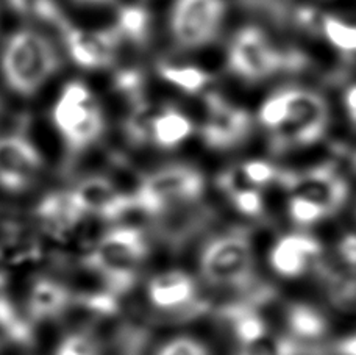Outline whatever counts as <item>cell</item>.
I'll return each instance as SVG.
<instances>
[{"label": "cell", "mask_w": 356, "mask_h": 355, "mask_svg": "<svg viewBox=\"0 0 356 355\" xmlns=\"http://www.w3.org/2000/svg\"><path fill=\"white\" fill-rule=\"evenodd\" d=\"M330 106L319 93L309 88H283L266 97L258 120L272 133L280 148H309L325 136L330 127Z\"/></svg>", "instance_id": "cell-1"}, {"label": "cell", "mask_w": 356, "mask_h": 355, "mask_svg": "<svg viewBox=\"0 0 356 355\" xmlns=\"http://www.w3.org/2000/svg\"><path fill=\"white\" fill-rule=\"evenodd\" d=\"M149 252V239L139 227L116 226L97 239L81 265L102 278L105 291L119 297L135 287Z\"/></svg>", "instance_id": "cell-2"}, {"label": "cell", "mask_w": 356, "mask_h": 355, "mask_svg": "<svg viewBox=\"0 0 356 355\" xmlns=\"http://www.w3.org/2000/svg\"><path fill=\"white\" fill-rule=\"evenodd\" d=\"M61 69L54 42L35 29H19L6 38L0 54V72L11 93L31 97Z\"/></svg>", "instance_id": "cell-3"}, {"label": "cell", "mask_w": 356, "mask_h": 355, "mask_svg": "<svg viewBox=\"0 0 356 355\" xmlns=\"http://www.w3.org/2000/svg\"><path fill=\"white\" fill-rule=\"evenodd\" d=\"M199 266L203 281L214 288L244 293L259 283L250 233L245 229H232L207 241Z\"/></svg>", "instance_id": "cell-4"}, {"label": "cell", "mask_w": 356, "mask_h": 355, "mask_svg": "<svg viewBox=\"0 0 356 355\" xmlns=\"http://www.w3.org/2000/svg\"><path fill=\"white\" fill-rule=\"evenodd\" d=\"M205 194V175L191 164L174 163L144 175L133 191L138 212L156 219L195 205Z\"/></svg>", "instance_id": "cell-5"}, {"label": "cell", "mask_w": 356, "mask_h": 355, "mask_svg": "<svg viewBox=\"0 0 356 355\" xmlns=\"http://www.w3.org/2000/svg\"><path fill=\"white\" fill-rule=\"evenodd\" d=\"M52 111L56 130L74 155L92 148L104 136L106 125L104 111L81 81L65 85Z\"/></svg>", "instance_id": "cell-6"}, {"label": "cell", "mask_w": 356, "mask_h": 355, "mask_svg": "<svg viewBox=\"0 0 356 355\" xmlns=\"http://www.w3.org/2000/svg\"><path fill=\"white\" fill-rule=\"evenodd\" d=\"M225 15V0H175L169 21L172 41L183 50L207 47L219 36Z\"/></svg>", "instance_id": "cell-7"}, {"label": "cell", "mask_w": 356, "mask_h": 355, "mask_svg": "<svg viewBox=\"0 0 356 355\" xmlns=\"http://www.w3.org/2000/svg\"><path fill=\"white\" fill-rule=\"evenodd\" d=\"M284 63L283 54L270 38L255 25L238 30L228 46V71L249 84L272 77L280 72Z\"/></svg>", "instance_id": "cell-8"}, {"label": "cell", "mask_w": 356, "mask_h": 355, "mask_svg": "<svg viewBox=\"0 0 356 355\" xmlns=\"http://www.w3.org/2000/svg\"><path fill=\"white\" fill-rule=\"evenodd\" d=\"M147 297L158 312L181 321L205 315L209 310V303L199 297L194 278L181 269L164 271L152 277Z\"/></svg>", "instance_id": "cell-9"}, {"label": "cell", "mask_w": 356, "mask_h": 355, "mask_svg": "<svg viewBox=\"0 0 356 355\" xmlns=\"http://www.w3.org/2000/svg\"><path fill=\"white\" fill-rule=\"evenodd\" d=\"M207 118L202 125V139L211 150H232L249 138L253 119L243 106L228 102L220 94L205 97Z\"/></svg>", "instance_id": "cell-10"}, {"label": "cell", "mask_w": 356, "mask_h": 355, "mask_svg": "<svg viewBox=\"0 0 356 355\" xmlns=\"http://www.w3.org/2000/svg\"><path fill=\"white\" fill-rule=\"evenodd\" d=\"M44 166V158L35 143L22 133L0 136V188L21 194L31 188Z\"/></svg>", "instance_id": "cell-11"}, {"label": "cell", "mask_w": 356, "mask_h": 355, "mask_svg": "<svg viewBox=\"0 0 356 355\" xmlns=\"http://www.w3.org/2000/svg\"><path fill=\"white\" fill-rule=\"evenodd\" d=\"M60 33L71 60L88 71L110 68L116 61L118 50L122 42V38L114 27L83 30L69 22Z\"/></svg>", "instance_id": "cell-12"}, {"label": "cell", "mask_w": 356, "mask_h": 355, "mask_svg": "<svg viewBox=\"0 0 356 355\" xmlns=\"http://www.w3.org/2000/svg\"><path fill=\"white\" fill-rule=\"evenodd\" d=\"M86 216H95L108 223L118 221L131 210H136L133 193L120 191L116 183L105 175H89L72 188Z\"/></svg>", "instance_id": "cell-13"}, {"label": "cell", "mask_w": 356, "mask_h": 355, "mask_svg": "<svg viewBox=\"0 0 356 355\" xmlns=\"http://www.w3.org/2000/svg\"><path fill=\"white\" fill-rule=\"evenodd\" d=\"M292 194H302L328 208L332 213L341 210L348 199V183L332 166H316L284 180Z\"/></svg>", "instance_id": "cell-14"}, {"label": "cell", "mask_w": 356, "mask_h": 355, "mask_svg": "<svg viewBox=\"0 0 356 355\" xmlns=\"http://www.w3.org/2000/svg\"><path fill=\"white\" fill-rule=\"evenodd\" d=\"M323 247L314 237L288 233L277 239L269 253L270 268L278 276L296 278L321 262Z\"/></svg>", "instance_id": "cell-15"}, {"label": "cell", "mask_w": 356, "mask_h": 355, "mask_svg": "<svg viewBox=\"0 0 356 355\" xmlns=\"http://www.w3.org/2000/svg\"><path fill=\"white\" fill-rule=\"evenodd\" d=\"M75 303V294L55 278L40 277L31 285L25 316L33 322L47 321L65 315Z\"/></svg>", "instance_id": "cell-16"}, {"label": "cell", "mask_w": 356, "mask_h": 355, "mask_svg": "<svg viewBox=\"0 0 356 355\" xmlns=\"http://www.w3.org/2000/svg\"><path fill=\"white\" fill-rule=\"evenodd\" d=\"M35 216L44 230L58 237L71 233L86 218V214L75 200L72 189H66L44 196L35 208Z\"/></svg>", "instance_id": "cell-17"}, {"label": "cell", "mask_w": 356, "mask_h": 355, "mask_svg": "<svg viewBox=\"0 0 356 355\" xmlns=\"http://www.w3.org/2000/svg\"><path fill=\"white\" fill-rule=\"evenodd\" d=\"M317 274L325 285L328 302L341 313H356V269L338 271L319 262Z\"/></svg>", "instance_id": "cell-18"}, {"label": "cell", "mask_w": 356, "mask_h": 355, "mask_svg": "<svg viewBox=\"0 0 356 355\" xmlns=\"http://www.w3.org/2000/svg\"><path fill=\"white\" fill-rule=\"evenodd\" d=\"M193 120L177 109L158 110L152 129V143L160 149H175L193 133Z\"/></svg>", "instance_id": "cell-19"}, {"label": "cell", "mask_w": 356, "mask_h": 355, "mask_svg": "<svg viewBox=\"0 0 356 355\" xmlns=\"http://www.w3.org/2000/svg\"><path fill=\"white\" fill-rule=\"evenodd\" d=\"M289 335L300 341H317L328 332V320L309 303H292L286 312Z\"/></svg>", "instance_id": "cell-20"}, {"label": "cell", "mask_w": 356, "mask_h": 355, "mask_svg": "<svg viewBox=\"0 0 356 355\" xmlns=\"http://www.w3.org/2000/svg\"><path fill=\"white\" fill-rule=\"evenodd\" d=\"M114 29L122 40L143 46L150 36L152 16L143 5H125L118 11Z\"/></svg>", "instance_id": "cell-21"}, {"label": "cell", "mask_w": 356, "mask_h": 355, "mask_svg": "<svg viewBox=\"0 0 356 355\" xmlns=\"http://www.w3.org/2000/svg\"><path fill=\"white\" fill-rule=\"evenodd\" d=\"M158 75L168 81L169 85L175 86L184 94L194 96L200 94L211 81L209 72L203 71L200 68L188 66V65H172V63H160L158 65Z\"/></svg>", "instance_id": "cell-22"}, {"label": "cell", "mask_w": 356, "mask_h": 355, "mask_svg": "<svg viewBox=\"0 0 356 355\" xmlns=\"http://www.w3.org/2000/svg\"><path fill=\"white\" fill-rule=\"evenodd\" d=\"M0 331L16 345L31 346L35 341L33 322L19 313L15 303L3 293H0Z\"/></svg>", "instance_id": "cell-23"}, {"label": "cell", "mask_w": 356, "mask_h": 355, "mask_svg": "<svg viewBox=\"0 0 356 355\" xmlns=\"http://www.w3.org/2000/svg\"><path fill=\"white\" fill-rule=\"evenodd\" d=\"M321 30L330 46L348 58L356 60V24L334 16H325L321 22Z\"/></svg>", "instance_id": "cell-24"}, {"label": "cell", "mask_w": 356, "mask_h": 355, "mask_svg": "<svg viewBox=\"0 0 356 355\" xmlns=\"http://www.w3.org/2000/svg\"><path fill=\"white\" fill-rule=\"evenodd\" d=\"M6 3L17 15L35 17L38 21L55 25L60 31L69 24L55 0H6Z\"/></svg>", "instance_id": "cell-25"}, {"label": "cell", "mask_w": 356, "mask_h": 355, "mask_svg": "<svg viewBox=\"0 0 356 355\" xmlns=\"http://www.w3.org/2000/svg\"><path fill=\"white\" fill-rule=\"evenodd\" d=\"M288 214L292 223L298 227H307L321 223L328 216H332V212L317 202L305 198L302 194H292L288 202Z\"/></svg>", "instance_id": "cell-26"}, {"label": "cell", "mask_w": 356, "mask_h": 355, "mask_svg": "<svg viewBox=\"0 0 356 355\" xmlns=\"http://www.w3.org/2000/svg\"><path fill=\"white\" fill-rule=\"evenodd\" d=\"M149 343V331L141 326L127 324L120 327L116 337L118 355H144Z\"/></svg>", "instance_id": "cell-27"}, {"label": "cell", "mask_w": 356, "mask_h": 355, "mask_svg": "<svg viewBox=\"0 0 356 355\" xmlns=\"http://www.w3.org/2000/svg\"><path fill=\"white\" fill-rule=\"evenodd\" d=\"M114 86H116L118 93L122 94L127 100H130L131 106L145 102V81L144 75L139 71L125 69V71L118 72L116 77H114Z\"/></svg>", "instance_id": "cell-28"}, {"label": "cell", "mask_w": 356, "mask_h": 355, "mask_svg": "<svg viewBox=\"0 0 356 355\" xmlns=\"http://www.w3.org/2000/svg\"><path fill=\"white\" fill-rule=\"evenodd\" d=\"M55 355H100V345L91 332H74L61 341Z\"/></svg>", "instance_id": "cell-29"}, {"label": "cell", "mask_w": 356, "mask_h": 355, "mask_svg": "<svg viewBox=\"0 0 356 355\" xmlns=\"http://www.w3.org/2000/svg\"><path fill=\"white\" fill-rule=\"evenodd\" d=\"M241 171H243L247 182L253 187H266L272 183L273 180L280 179V173L275 166L264 160H249L244 164H241Z\"/></svg>", "instance_id": "cell-30"}, {"label": "cell", "mask_w": 356, "mask_h": 355, "mask_svg": "<svg viewBox=\"0 0 356 355\" xmlns=\"http://www.w3.org/2000/svg\"><path fill=\"white\" fill-rule=\"evenodd\" d=\"M156 355H211L208 347L200 340L180 335L164 343Z\"/></svg>", "instance_id": "cell-31"}, {"label": "cell", "mask_w": 356, "mask_h": 355, "mask_svg": "<svg viewBox=\"0 0 356 355\" xmlns=\"http://www.w3.org/2000/svg\"><path fill=\"white\" fill-rule=\"evenodd\" d=\"M339 257L348 268L356 269V233H347L338 244Z\"/></svg>", "instance_id": "cell-32"}, {"label": "cell", "mask_w": 356, "mask_h": 355, "mask_svg": "<svg viewBox=\"0 0 356 355\" xmlns=\"http://www.w3.org/2000/svg\"><path fill=\"white\" fill-rule=\"evenodd\" d=\"M236 355H280L275 340L264 338L261 341H257V343L252 345H241V349Z\"/></svg>", "instance_id": "cell-33"}, {"label": "cell", "mask_w": 356, "mask_h": 355, "mask_svg": "<svg viewBox=\"0 0 356 355\" xmlns=\"http://www.w3.org/2000/svg\"><path fill=\"white\" fill-rule=\"evenodd\" d=\"M344 109L348 119L356 124V84L350 85L344 93Z\"/></svg>", "instance_id": "cell-34"}, {"label": "cell", "mask_w": 356, "mask_h": 355, "mask_svg": "<svg viewBox=\"0 0 356 355\" xmlns=\"http://www.w3.org/2000/svg\"><path fill=\"white\" fill-rule=\"evenodd\" d=\"M336 352L339 355H356V333L342 340L338 347H336Z\"/></svg>", "instance_id": "cell-35"}, {"label": "cell", "mask_w": 356, "mask_h": 355, "mask_svg": "<svg viewBox=\"0 0 356 355\" xmlns=\"http://www.w3.org/2000/svg\"><path fill=\"white\" fill-rule=\"evenodd\" d=\"M79 3H85V5H108L114 2V0H75Z\"/></svg>", "instance_id": "cell-36"}, {"label": "cell", "mask_w": 356, "mask_h": 355, "mask_svg": "<svg viewBox=\"0 0 356 355\" xmlns=\"http://www.w3.org/2000/svg\"><path fill=\"white\" fill-rule=\"evenodd\" d=\"M5 283H6V277H5L3 272H0V293H3Z\"/></svg>", "instance_id": "cell-37"}]
</instances>
